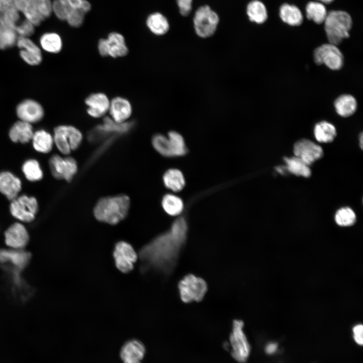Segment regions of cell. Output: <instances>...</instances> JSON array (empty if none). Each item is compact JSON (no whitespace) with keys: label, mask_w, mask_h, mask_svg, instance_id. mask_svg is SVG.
<instances>
[{"label":"cell","mask_w":363,"mask_h":363,"mask_svg":"<svg viewBox=\"0 0 363 363\" xmlns=\"http://www.w3.org/2000/svg\"><path fill=\"white\" fill-rule=\"evenodd\" d=\"M187 232V221L181 217L173 222L169 230L143 246L138 254L141 272L144 273L154 271L164 275L169 274L176 265Z\"/></svg>","instance_id":"1"},{"label":"cell","mask_w":363,"mask_h":363,"mask_svg":"<svg viewBox=\"0 0 363 363\" xmlns=\"http://www.w3.org/2000/svg\"><path fill=\"white\" fill-rule=\"evenodd\" d=\"M129 207L130 199L126 195L107 197L97 202L93 213L98 221L115 225L126 218Z\"/></svg>","instance_id":"2"},{"label":"cell","mask_w":363,"mask_h":363,"mask_svg":"<svg viewBox=\"0 0 363 363\" xmlns=\"http://www.w3.org/2000/svg\"><path fill=\"white\" fill-rule=\"evenodd\" d=\"M324 24L329 43L337 46L349 37L352 20L346 12L332 10L328 12Z\"/></svg>","instance_id":"3"},{"label":"cell","mask_w":363,"mask_h":363,"mask_svg":"<svg viewBox=\"0 0 363 363\" xmlns=\"http://www.w3.org/2000/svg\"><path fill=\"white\" fill-rule=\"evenodd\" d=\"M219 22L218 14L208 5L199 7L196 11L193 24L196 34L202 38L212 36Z\"/></svg>","instance_id":"4"},{"label":"cell","mask_w":363,"mask_h":363,"mask_svg":"<svg viewBox=\"0 0 363 363\" xmlns=\"http://www.w3.org/2000/svg\"><path fill=\"white\" fill-rule=\"evenodd\" d=\"M178 289L183 302H199L204 298L207 290V285L202 278L189 274L180 280Z\"/></svg>","instance_id":"5"},{"label":"cell","mask_w":363,"mask_h":363,"mask_svg":"<svg viewBox=\"0 0 363 363\" xmlns=\"http://www.w3.org/2000/svg\"><path fill=\"white\" fill-rule=\"evenodd\" d=\"M244 326L241 320H234L229 337L231 355L239 363L246 362L251 353V345L243 330Z\"/></svg>","instance_id":"6"},{"label":"cell","mask_w":363,"mask_h":363,"mask_svg":"<svg viewBox=\"0 0 363 363\" xmlns=\"http://www.w3.org/2000/svg\"><path fill=\"white\" fill-rule=\"evenodd\" d=\"M83 135L80 130L72 126L61 125L54 130L53 141L60 152L69 154L81 145Z\"/></svg>","instance_id":"7"},{"label":"cell","mask_w":363,"mask_h":363,"mask_svg":"<svg viewBox=\"0 0 363 363\" xmlns=\"http://www.w3.org/2000/svg\"><path fill=\"white\" fill-rule=\"evenodd\" d=\"M314 61L318 65H325L331 70L341 69L343 65V55L337 45L325 43L316 48L314 52Z\"/></svg>","instance_id":"8"},{"label":"cell","mask_w":363,"mask_h":363,"mask_svg":"<svg viewBox=\"0 0 363 363\" xmlns=\"http://www.w3.org/2000/svg\"><path fill=\"white\" fill-rule=\"evenodd\" d=\"M98 50L101 56L113 58L125 56L129 52L124 37L116 32L110 33L107 38L100 39Z\"/></svg>","instance_id":"9"},{"label":"cell","mask_w":363,"mask_h":363,"mask_svg":"<svg viewBox=\"0 0 363 363\" xmlns=\"http://www.w3.org/2000/svg\"><path fill=\"white\" fill-rule=\"evenodd\" d=\"M116 268L124 273H128L134 268L138 256L133 247L124 241L117 242L113 253Z\"/></svg>","instance_id":"10"},{"label":"cell","mask_w":363,"mask_h":363,"mask_svg":"<svg viewBox=\"0 0 363 363\" xmlns=\"http://www.w3.org/2000/svg\"><path fill=\"white\" fill-rule=\"evenodd\" d=\"M38 210V204L34 197L25 195L12 200L10 206L12 214L15 218L24 222H30L35 217Z\"/></svg>","instance_id":"11"},{"label":"cell","mask_w":363,"mask_h":363,"mask_svg":"<svg viewBox=\"0 0 363 363\" xmlns=\"http://www.w3.org/2000/svg\"><path fill=\"white\" fill-rule=\"evenodd\" d=\"M133 126V123H117L111 118L106 117L102 124L96 126L90 132L88 139L90 141L96 142L110 134H125L129 131Z\"/></svg>","instance_id":"12"},{"label":"cell","mask_w":363,"mask_h":363,"mask_svg":"<svg viewBox=\"0 0 363 363\" xmlns=\"http://www.w3.org/2000/svg\"><path fill=\"white\" fill-rule=\"evenodd\" d=\"M49 167L53 176L57 179L71 181L78 169L77 162L71 157L62 158L58 155L52 156L49 161Z\"/></svg>","instance_id":"13"},{"label":"cell","mask_w":363,"mask_h":363,"mask_svg":"<svg viewBox=\"0 0 363 363\" xmlns=\"http://www.w3.org/2000/svg\"><path fill=\"white\" fill-rule=\"evenodd\" d=\"M52 12L50 0H30L27 8L23 13L26 19L34 26L39 25Z\"/></svg>","instance_id":"14"},{"label":"cell","mask_w":363,"mask_h":363,"mask_svg":"<svg viewBox=\"0 0 363 363\" xmlns=\"http://www.w3.org/2000/svg\"><path fill=\"white\" fill-rule=\"evenodd\" d=\"M293 153L295 156L299 158L309 166L323 155L321 146L306 139H301L294 144Z\"/></svg>","instance_id":"15"},{"label":"cell","mask_w":363,"mask_h":363,"mask_svg":"<svg viewBox=\"0 0 363 363\" xmlns=\"http://www.w3.org/2000/svg\"><path fill=\"white\" fill-rule=\"evenodd\" d=\"M16 112L20 120L30 124L39 122L44 115L42 106L32 99H26L20 102L17 107Z\"/></svg>","instance_id":"16"},{"label":"cell","mask_w":363,"mask_h":363,"mask_svg":"<svg viewBox=\"0 0 363 363\" xmlns=\"http://www.w3.org/2000/svg\"><path fill=\"white\" fill-rule=\"evenodd\" d=\"M29 259L30 254L20 250H0V262L14 267V277L20 276V271L26 266Z\"/></svg>","instance_id":"17"},{"label":"cell","mask_w":363,"mask_h":363,"mask_svg":"<svg viewBox=\"0 0 363 363\" xmlns=\"http://www.w3.org/2000/svg\"><path fill=\"white\" fill-rule=\"evenodd\" d=\"M110 101L103 93H94L85 99L87 106V112L91 117L99 118L104 115L109 110Z\"/></svg>","instance_id":"18"},{"label":"cell","mask_w":363,"mask_h":363,"mask_svg":"<svg viewBox=\"0 0 363 363\" xmlns=\"http://www.w3.org/2000/svg\"><path fill=\"white\" fill-rule=\"evenodd\" d=\"M145 351V347L141 341L132 339L126 342L122 346L120 356L124 363H141Z\"/></svg>","instance_id":"19"},{"label":"cell","mask_w":363,"mask_h":363,"mask_svg":"<svg viewBox=\"0 0 363 363\" xmlns=\"http://www.w3.org/2000/svg\"><path fill=\"white\" fill-rule=\"evenodd\" d=\"M108 111L112 120L117 123H123L131 116L132 106L130 101L125 98L115 97L110 102Z\"/></svg>","instance_id":"20"},{"label":"cell","mask_w":363,"mask_h":363,"mask_svg":"<svg viewBox=\"0 0 363 363\" xmlns=\"http://www.w3.org/2000/svg\"><path fill=\"white\" fill-rule=\"evenodd\" d=\"M5 235L6 244L18 250L26 246L29 240L28 233L26 228L19 223L11 225L6 231Z\"/></svg>","instance_id":"21"},{"label":"cell","mask_w":363,"mask_h":363,"mask_svg":"<svg viewBox=\"0 0 363 363\" xmlns=\"http://www.w3.org/2000/svg\"><path fill=\"white\" fill-rule=\"evenodd\" d=\"M20 180L9 172L0 173V191L8 199L13 200L21 190Z\"/></svg>","instance_id":"22"},{"label":"cell","mask_w":363,"mask_h":363,"mask_svg":"<svg viewBox=\"0 0 363 363\" xmlns=\"http://www.w3.org/2000/svg\"><path fill=\"white\" fill-rule=\"evenodd\" d=\"M33 134L31 125L22 120L15 123L9 131V136L12 141L22 143L29 142Z\"/></svg>","instance_id":"23"},{"label":"cell","mask_w":363,"mask_h":363,"mask_svg":"<svg viewBox=\"0 0 363 363\" xmlns=\"http://www.w3.org/2000/svg\"><path fill=\"white\" fill-rule=\"evenodd\" d=\"M279 17L284 23L291 26H299L303 22L301 11L293 5H282L279 8Z\"/></svg>","instance_id":"24"},{"label":"cell","mask_w":363,"mask_h":363,"mask_svg":"<svg viewBox=\"0 0 363 363\" xmlns=\"http://www.w3.org/2000/svg\"><path fill=\"white\" fill-rule=\"evenodd\" d=\"M146 23L149 30L155 35H164L169 29L168 20L159 12L149 15L146 19Z\"/></svg>","instance_id":"25"},{"label":"cell","mask_w":363,"mask_h":363,"mask_svg":"<svg viewBox=\"0 0 363 363\" xmlns=\"http://www.w3.org/2000/svg\"><path fill=\"white\" fill-rule=\"evenodd\" d=\"M334 105L338 114L342 117H348L355 113L357 102L353 96L343 94L336 99Z\"/></svg>","instance_id":"26"},{"label":"cell","mask_w":363,"mask_h":363,"mask_svg":"<svg viewBox=\"0 0 363 363\" xmlns=\"http://www.w3.org/2000/svg\"><path fill=\"white\" fill-rule=\"evenodd\" d=\"M246 13L250 21L258 24L264 23L268 18L266 7L259 0L250 2L247 6Z\"/></svg>","instance_id":"27"},{"label":"cell","mask_w":363,"mask_h":363,"mask_svg":"<svg viewBox=\"0 0 363 363\" xmlns=\"http://www.w3.org/2000/svg\"><path fill=\"white\" fill-rule=\"evenodd\" d=\"M314 136L317 141L320 143H330L336 136L335 127L327 121H321L315 126Z\"/></svg>","instance_id":"28"},{"label":"cell","mask_w":363,"mask_h":363,"mask_svg":"<svg viewBox=\"0 0 363 363\" xmlns=\"http://www.w3.org/2000/svg\"><path fill=\"white\" fill-rule=\"evenodd\" d=\"M306 17L317 24L324 23L328 12L325 5L318 1L309 2L306 7Z\"/></svg>","instance_id":"29"},{"label":"cell","mask_w":363,"mask_h":363,"mask_svg":"<svg viewBox=\"0 0 363 363\" xmlns=\"http://www.w3.org/2000/svg\"><path fill=\"white\" fill-rule=\"evenodd\" d=\"M163 180L166 187L174 192L182 190L185 185L182 172L177 169H170L166 171L163 175Z\"/></svg>","instance_id":"30"},{"label":"cell","mask_w":363,"mask_h":363,"mask_svg":"<svg viewBox=\"0 0 363 363\" xmlns=\"http://www.w3.org/2000/svg\"><path fill=\"white\" fill-rule=\"evenodd\" d=\"M33 145L36 150L42 153H48L52 149L53 139L51 135L44 130H39L33 134Z\"/></svg>","instance_id":"31"},{"label":"cell","mask_w":363,"mask_h":363,"mask_svg":"<svg viewBox=\"0 0 363 363\" xmlns=\"http://www.w3.org/2000/svg\"><path fill=\"white\" fill-rule=\"evenodd\" d=\"M284 160L286 163V169L291 173L305 177L310 176L311 171L309 166L299 158L295 156L285 157Z\"/></svg>","instance_id":"32"},{"label":"cell","mask_w":363,"mask_h":363,"mask_svg":"<svg viewBox=\"0 0 363 363\" xmlns=\"http://www.w3.org/2000/svg\"><path fill=\"white\" fill-rule=\"evenodd\" d=\"M40 43L41 47L45 51L54 53L59 52L63 45L59 35L53 32L43 34L40 39Z\"/></svg>","instance_id":"33"},{"label":"cell","mask_w":363,"mask_h":363,"mask_svg":"<svg viewBox=\"0 0 363 363\" xmlns=\"http://www.w3.org/2000/svg\"><path fill=\"white\" fill-rule=\"evenodd\" d=\"M20 18L19 12L15 7H4L0 10V24L15 30Z\"/></svg>","instance_id":"34"},{"label":"cell","mask_w":363,"mask_h":363,"mask_svg":"<svg viewBox=\"0 0 363 363\" xmlns=\"http://www.w3.org/2000/svg\"><path fill=\"white\" fill-rule=\"evenodd\" d=\"M161 203L164 211L171 216L177 215L183 210V201L180 198L174 195H165L162 198Z\"/></svg>","instance_id":"35"},{"label":"cell","mask_w":363,"mask_h":363,"mask_svg":"<svg viewBox=\"0 0 363 363\" xmlns=\"http://www.w3.org/2000/svg\"><path fill=\"white\" fill-rule=\"evenodd\" d=\"M169 140L172 156H179L186 153L187 148L183 137L179 133L171 131L168 132Z\"/></svg>","instance_id":"36"},{"label":"cell","mask_w":363,"mask_h":363,"mask_svg":"<svg viewBox=\"0 0 363 363\" xmlns=\"http://www.w3.org/2000/svg\"><path fill=\"white\" fill-rule=\"evenodd\" d=\"M335 220L339 226H351L354 224L356 221V215L351 208L343 207L338 209L336 212Z\"/></svg>","instance_id":"37"},{"label":"cell","mask_w":363,"mask_h":363,"mask_svg":"<svg viewBox=\"0 0 363 363\" xmlns=\"http://www.w3.org/2000/svg\"><path fill=\"white\" fill-rule=\"evenodd\" d=\"M26 177L30 181H36L42 177V172L38 162L33 159L26 161L22 167Z\"/></svg>","instance_id":"38"},{"label":"cell","mask_w":363,"mask_h":363,"mask_svg":"<svg viewBox=\"0 0 363 363\" xmlns=\"http://www.w3.org/2000/svg\"><path fill=\"white\" fill-rule=\"evenodd\" d=\"M18 35L14 30L0 24V49H5L16 44Z\"/></svg>","instance_id":"39"},{"label":"cell","mask_w":363,"mask_h":363,"mask_svg":"<svg viewBox=\"0 0 363 363\" xmlns=\"http://www.w3.org/2000/svg\"><path fill=\"white\" fill-rule=\"evenodd\" d=\"M154 149L160 154L166 157H172L169 140L167 137L160 134L155 135L152 140Z\"/></svg>","instance_id":"40"},{"label":"cell","mask_w":363,"mask_h":363,"mask_svg":"<svg viewBox=\"0 0 363 363\" xmlns=\"http://www.w3.org/2000/svg\"><path fill=\"white\" fill-rule=\"evenodd\" d=\"M52 9L58 19L66 21L73 9L67 0H54L52 2Z\"/></svg>","instance_id":"41"},{"label":"cell","mask_w":363,"mask_h":363,"mask_svg":"<svg viewBox=\"0 0 363 363\" xmlns=\"http://www.w3.org/2000/svg\"><path fill=\"white\" fill-rule=\"evenodd\" d=\"M16 44H17L18 47L21 49L31 52L41 54V50L38 46L28 37L23 36L18 37Z\"/></svg>","instance_id":"42"},{"label":"cell","mask_w":363,"mask_h":363,"mask_svg":"<svg viewBox=\"0 0 363 363\" xmlns=\"http://www.w3.org/2000/svg\"><path fill=\"white\" fill-rule=\"evenodd\" d=\"M85 13L79 9H72L66 21L73 27H79L82 25L84 20Z\"/></svg>","instance_id":"43"},{"label":"cell","mask_w":363,"mask_h":363,"mask_svg":"<svg viewBox=\"0 0 363 363\" xmlns=\"http://www.w3.org/2000/svg\"><path fill=\"white\" fill-rule=\"evenodd\" d=\"M34 27L30 21L25 19L16 25L15 31L19 36L28 37L34 32Z\"/></svg>","instance_id":"44"},{"label":"cell","mask_w":363,"mask_h":363,"mask_svg":"<svg viewBox=\"0 0 363 363\" xmlns=\"http://www.w3.org/2000/svg\"><path fill=\"white\" fill-rule=\"evenodd\" d=\"M21 58L28 64L32 66L37 65L42 60L41 54L31 52L21 49L20 52Z\"/></svg>","instance_id":"45"},{"label":"cell","mask_w":363,"mask_h":363,"mask_svg":"<svg viewBox=\"0 0 363 363\" xmlns=\"http://www.w3.org/2000/svg\"><path fill=\"white\" fill-rule=\"evenodd\" d=\"M180 14L188 16L192 10L193 0H176Z\"/></svg>","instance_id":"46"},{"label":"cell","mask_w":363,"mask_h":363,"mask_svg":"<svg viewBox=\"0 0 363 363\" xmlns=\"http://www.w3.org/2000/svg\"><path fill=\"white\" fill-rule=\"evenodd\" d=\"M353 338L356 344L362 345L363 344V326L358 324L352 328Z\"/></svg>","instance_id":"47"},{"label":"cell","mask_w":363,"mask_h":363,"mask_svg":"<svg viewBox=\"0 0 363 363\" xmlns=\"http://www.w3.org/2000/svg\"><path fill=\"white\" fill-rule=\"evenodd\" d=\"M30 0H14V4L16 9L23 13L27 8Z\"/></svg>","instance_id":"48"},{"label":"cell","mask_w":363,"mask_h":363,"mask_svg":"<svg viewBox=\"0 0 363 363\" xmlns=\"http://www.w3.org/2000/svg\"><path fill=\"white\" fill-rule=\"evenodd\" d=\"M278 346V344L276 342H269L266 344L265 347V351L268 354H273L277 351Z\"/></svg>","instance_id":"49"},{"label":"cell","mask_w":363,"mask_h":363,"mask_svg":"<svg viewBox=\"0 0 363 363\" xmlns=\"http://www.w3.org/2000/svg\"><path fill=\"white\" fill-rule=\"evenodd\" d=\"M73 9L80 10L83 0H67Z\"/></svg>","instance_id":"50"},{"label":"cell","mask_w":363,"mask_h":363,"mask_svg":"<svg viewBox=\"0 0 363 363\" xmlns=\"http://www.w3.org/2000/svg\"><path fill=\"white\" fill-rule=\"evenodd\" d=\"M91 9V6L90 3L86 1L83 0V2L80 8V10L84 12L85 14L88 12Z\"/></svg>","instance_id":"51"},{"label":"cell","mask_w":363,"mask_h":363,"mask_svg":"<svg viewBox=\"0 0 363 363\" xmlns=\"http://www.w3.org/2000/svg\"><path fill=\"white\" fill-rule=\"evenodd\" d=\"M1 1L2 4V8L4 7H15L14 0H1Z\"/></svg>","instance_id":"52"},{"label":"cell","mask_w":363,"mask_h":363,"mask_svg":"<svg viewBox=\"0 0 363 363\" xmlns=\"http://www.w3.org/2000/svg\"><path fill=\"white\" fill-rule=\"evenodd\" d=\"M334 0H316V1L321 2L325 4H329L332 3Z\"/></svg>","instance_id":"53"},{"label":"cell","mask_w":363,"mask_h":363,"mask_svg":"<svg viewBox=\"0 0 363 363\" xmlns=\"http://www.w3.org/2000/svg\"><path fill=\"white\" fill-rule=\"evenodd\" d=\"M362 138H363V136H362V133H361L360 134V135H359V144H360L361 149H362Z\"/></svg>","instance_id":"54"},{"label":"cell","mask_w":363,"mask_h":363,"mask_svg":"<svg viewBox=\"0 0 363 363\" xmlns=\"http://www.w3.org/2000/svg\"><path fill=\"white\" fill-rule=\"evenodd\" d=\"M2 5L1 1L0 0V10L2 9Z\"/></svg>","instance_id":"55"}]
</instances>
